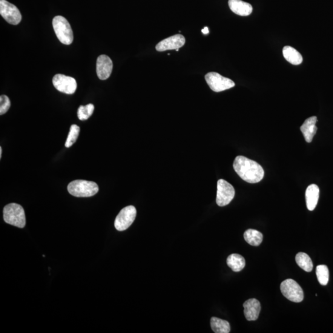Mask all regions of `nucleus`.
<instances>
[{
  "label": "nucleus",
  "mask_w": 333,
  "mask_h": 333,
  "mask_svg": "<svg viewBox=\"0 0 333 333\" xmlns=\"http://www.w3.org/2000/svg\"><path fill=\"white\" fill-rule=\"evenodd\" d=\"M283 54L287 61L292 64L299 65L303 62V58L301 53L289 46L283 48Z\"/></svg>",
  "instance_id": "f3484780"
},
{
  "label": "nucleus",
  "mask_w": 333,
  "mask_h": 333,
  "mask_svg": "<svg viewBox=\"0 0 333 333\" xmlns=\"http://www.w3.org/2000/svg\"><path fill=\"white\" fill-rule=\"evenodd\" d=\"M316 275H317L318 282L323 286L327 285L329 281V270L328 267L324 265H318L316 269Z\"/></svg>",
  "instance_id": "4be33fe9"
},
{
  "label": "nucleus",
  "mask_w": 333,
  "mask_h": 333,
  "mask_svg": "<svg viewBox=\"0 0 333 333\" xmlns=\"http://www.w3.org/2000/svg\"><path fill=\"white\" fill-rule=\"evenodd\" d=\"M235 190L230 183L226 180L220 179L217 182L216 203L220 207L229 205L234 199Z\"/></svg>",
  "instance_id": "6e6552de"
},
{
  "label": "nucleus",
  "mask_w": 333,
  "mask_h": 333,
  "mask_svg": "<svg viewBox=\"0 0 333 333\" xmlns=\"http://www.w3.org/2000/svg\"><path fill=\"white\" fill-rule=\"evenodd\" d=\"M226 263L232 271L239 272L245 268L246 261L242 255L238 254H232L229 255L226 260Z\"/></svg>",
  "instance_id": "a211bd4d"
},
{
  "label": "nucleus",
  "mask_w": 333,
  "mask_h": 333,
  "mask_svg": "<svg viewBox=\"0 0 333 333\" xmlns=\"http://www.w3.org/2000/svg\"><path fill=\"white\" fill-rule=\"evenodd\" d=\"M205 79L209 87L215 92H220L228 90L235 86V83L232 80L223 77L217 73L207 74Z\"/></svg>",
  "instance_id": "423d86ee"
},
{
  "label": "nucleus",
  "mask_w": 333,
  "mask_h": 333,
  "mask_svg": "<svg viewBox=\"0 0 333 333\" xmlns=\"http://www.w3.org/2000/svg\"><path fill=\"white\" fill-rule=\"evenodd\" d=\"M2 156V148L0 147V158Z\"/></svg>",
  "instance_id": "bb28decb"
},
{
  "label": "nucleus",
  "mask_w": 333,
  "mask_h": 333,
  "mask_svg": "<svg viewBox=\"0 0 333 333\" xmlns=\"http://www.w3.org/2000/svg\"><path fill=\"white\" fill-rule=\"evenodd\" d=\"M185 42L184 36L177 34L162 40L156 45V50L159 52L168 50H176L182 48L185 45Z\"/></svg>",
  "instance_id": "9b49d317"
},
{
  "label": "nucleus",
  "mask_w": 333,
  "mask_h": 333,
  "mask_svg": "<svg viewBox=\"0 0 333 333\" xmlns=\"http://www.w3.org/2000/svg\"><path fill=\"white\" fill-rule=\"evenodd\" d=\"M94 110V107L93 104L80 106L78 112H77V116H78L79 119L80 120H87L93 114Z\"/></svg>",
  "instance_id": "5701e85b"
},
{
  "label": "nucleus",
  "mask_w": 333,
  "mask_h": 333,
  "mask_svg": "<svg viewBox=\"0 0 333 333\" xmlns=\"http://www.w3.org/2000/svg\"><path fill=\"white\" fill-rule=\"evenodd\" d=\"M0 14L9 24L18 25L21 21L22 15L18 8L7 0H0Z\"/></svg>",
  "instance_id": "1a4fd4ad"
},
{
  "label": "nucleus",
  "mask_w": 333,
  "mask_h": 333,
  "mask_svg": "<svg viewBox=\"0 0 333 333\" xmlns=\"http://www.w3.org/2000/svg\"><path fill=\"white\" fill-rule=\"evenodd\" d=\"M113 69V61H112L110 57L106 55H101L97 57L96 73L100 80L108 79L111 75Z\"/></svg>",
  "instance_id": "f8f14e48"
},
{
  "label": "nucleus",
  "mask_w": 333,
  "mask_h": 333,
  "mask_svg": "<svg viewBox=\"0 0 333 333\" xmlns=\"http://www.w3.org/2000/svg\"><path fill=\"white\" fill-rule=\"evenodd\" d=\"M317 122V117L313 116L309 117L305 120L302 126L301 127V130L302 131L304 139L307 143H311L313 139L317 133V127L316 126V123Z\"/></svg>",
  "instance_id": "4468645a"
},
{
  "label": "nucleus",
  "mask_w": 333,
  "mask_h": 333,
  "mask_svg": "<svg viewBox=\"0 0 333 333\" xmlns=\"http://www.w3.org/2000/svg\"><path fill=\"white\" fill-rule=\"evenodd\" d=\"M69 193L75 197H88L94 196L99 191L98 186L91 181L74 180L68 186Z\"/></svg>",
  "instance_id": "f03ea898"
},
{
  "label": "nucleus",
  "mask_w": 333,
  "mask_h": 333,
  "mask_svg": "<svg viewBox=\"0 0 333 333\" xmlns=\"http://www.w3.org/2000/svg\"><path fill=\"white\" fill-rule=\"evenodd\" d=\"M295 262L300 268L307 272H311L313 269V263L311 257L304 252H298L295 256Z\"/></svg>",
  "instance_id": "412c9836"
},
{
  "label": "nucleus",
  "mask_w": 333,
  "mask_h": 333,
  "mask_svg": "<svg viewBox=\"0 0 333 333\" xmlns=\"http://www.w3.org/2000/svg\"><path fill=\"white\" fill-rule=\"evenodd\" d=\"M11 106V102L7 96L2 95L0 96V114H5L7 113Z\"/></svg>",
  "instance_id": "393cba45"
},
{
  "label": "nucleus",
  "mask_w": 333,
  "mask_h": 333,
  "mask_svg": "<svg viewBox=\"0 0 333 333\" xmlns=\"http://www.w3.org/2000/svg\"><path fill=\"white\" fill-rule=\"evenodd\" d=\"M228 5L232 12L241 16H249L253 10L251 5L241 0H229Z\"/></svg>",
  "instance_id": "2eb2a0df"
},
{
  "label": "nucleus",
  "mask_w": 333,
  "mask_h": 333,
  "mask_svg": "<svg viewBox=\"0 0 333 333\" xmlns=\"http://www.w3.org/2000/svg\"><path fill=\"white\" fill-rule=\"evenodd\" d=\"M244 238L249 245L258 246L262 242L263 235L260 232L253 229H249L244 234Z\"/></svg>",
  "instance_id": "aec40b11"
},
{
  "label": "nucleus",
  "mask_w": 333,
  "mask_h": 333,
  "mask_svg": "<svg viewBox=\"0 0 333 333\" xmlns=\"http://www.w3.org/2000/svg\"><path fill=\"white\" fill-rule=\"evenodd\" d=\"M280 289L283 295L288 300L293 303H301L304 299V292L302 288L296 281L288 279L281 283Z\"/></svg>",
  "instance_id": "39448f33"
},
{
  "label": "nucleus",
  "mask_w": 333,
  "mask_h": 333,
  "mask_svg": "<svg viewBox=\"0 0 333 333\" xmlns=\"http://www.w3.org/2000/svg\"><path fill=\"white\" fill-rule=\"evenodd\" d=\"M202 32L204 34H205V35H206V34H208L209 32L208 27H205V28H204V29L202 30Z\"/></svg>",
  "instance_id": "a878e982"
},
{
  "label": "nucleus",
  "mask_w": 333,
  "mask_h": 333,
  "mask_svg": "<svg viewBox=\"0 0 333 333\" xmlns=\"http://www.w3.org/2000/svg\"><path fill=\"white\" fill-rule=\"evenodd\" d=\"M53 26L57 39L62 44L71 45L73 42V31L70 23L64 17L57 16L53 20Z\"/></svg>",
  "instance_id": "20e7f679"
},
{
  "label": "nucleus",
  "mask_w": 333,
  "mask_h": 333,
  "mask_svg": "<svg viewBox=\"0 0 333 333\" xmlns=\"http://www.w3.org/2000/svg\"><path fill=\"white\" fill-rule=\"evenodd\" d=\"M80 132V127L77 125H71L70 133H69L67 140L65 142V147L70 148L76 143L78 139Z\"/></svg>",
  "instance_id": "b1692460"
},
{
  "label": "nucleus",
  "mask_w": 333,
  "mask_h": 333,
  "mask_svg": "<svg viewBox=\"0 0 333 333\" xmlns=\"http://www.w3.org/2000/svg\"><path fill=\"white\" fill-rule=\"evenodd\" d=\"M212 329L215 333H228L230 332V324L227 321L217 317H212L211 320Z\"/></svg>",
  "instance_id": "6ab92c4d"
},
{
  "label": "nucleus",
  "mask_w": 333,
  "mask_h": 333,
  "mask_svg": "<svg viewBox=\"0 0 333 333\" xmlns=\"http://www.w3.org/2000/svg\"><path fill=\"white\" fill-rule=\"evenodd\" d=\"M320 189L317 185L312 184L307 187L306 191L307 208L309 211H314L319 199Z\"/></svg>",
  "instance_id": "dca6fc26"
},
{
  "label": "nucleus",
  "mask_w": 333,
  "mask_h": 333,
  "mask_svg": "<svg viewBox=\"0 0 333 333\" xmlns=\"http://www.w3.org/2000/svg\"><path fill=\"white\" fill-rule=\"evenodd\" d=\"M137 216V209L133 206H128L122 209L117 215L114 222L117 230H126L134 223Z\"/></svg>",
  "instance_id": "0eeeda50"
},
{
  "label": "nucleus",
  "mask_w": 333,
  "mask_h": 333,
  "mask_svg": "<svg viewBox=\"0 0 333 333\" xmlns=\"http://www.w3.org/2000/svg\"><path fill=\"white\" fill-rule=\"evenodd\" d=\"M244 313L248 321H255L259 318L261 311L260 303L255 298H250L243 304Z\"/></svg>",
  "instance_id": "ddd939ff"
},
{
  "label": "nucleus",
  "mask_w": 333,
  "mask_h": 333,
  "mask_svg": "<svg viewBox=\"0 0 333 333\" xmlns=\"http://www.w3.org/2000/svg\"><path fill=\"white\" fill-rule=\"evenodd\" d=\"M54 87L60 92L72 94L76 92L77 83L73 77L56 74L53 79Z\"/></svg>",
  "instance_id": "9d476101"
},
{
  "label": "nucleus",
  "mask_w": 333,
  "mask_h": 333,
  "mask_svg": "<svg viewBox=\"0 0 333 333\" xmlns=\"http://www.w3.org/2000/svg\"><path fill=\"white\" fill-rule=\"evenodd\" d=\"M234 168L241 179L249 183H259L264 176L262 166L254 160L242 156L235 158Z\"/></svg>",
  "instance_id": "f257e3e1"
},
{
  "label": "nucleus",
  "mask_w": 333,
  "mask_h": 333,
  "mask_svg": "<svg viewBox=\"0 0 333 333\" xmlns=\"http://www.w3.org/2000/svg\"><path fill=\"white\" fill-rule=\"evenodd\" d=\"M4 219L6 223L20 228L25 227L26 224L24 209L16 203H11L5 207Z\"/></svg>",
  "instance_id": "7ed1b4c3"
}]
</instances>
